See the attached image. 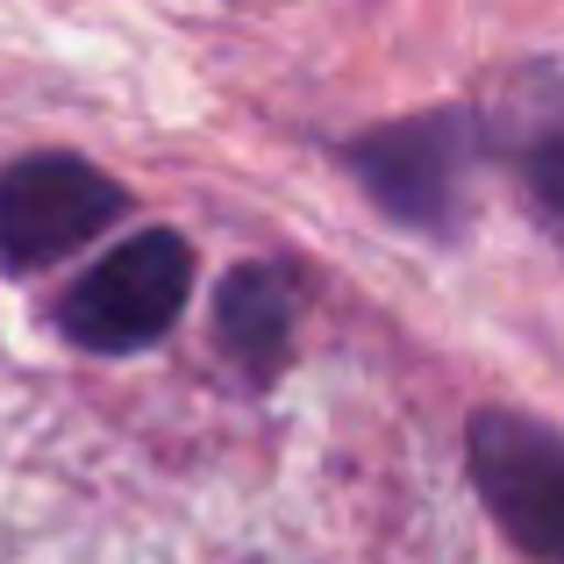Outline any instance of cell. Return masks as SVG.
I'll use <instances>...</instances> for the list:
<instances>
[{"instance_id": "cell-1", "label": "cell", "mask_w": 564, "mask_h": 564, "mask_svg": "<svg viewBox=\"0 0 564 564\" xmlns=\"http://www.w3.org/2000/svg\"><path fill=\"white\" fill-rule=\"evenodd\" d=\"M193 293V243L180 229H143L115 243L94 272H79L57 301V329L94 358H137L165 344Z\"/></svg>"}, {"instance_id": "cell-2", "label": "cell", "mask_w": 564, "mask_h": 564, "mask_svg": "<svg viewBox=\"0 0 564 564\" xmlns=\"http://www.w3.org/2000/svg\"><path fill=\"white\" fill-rule=\"evenodd\" d=\"M129 207V193L72 151H29L0 172V264L43 272V264L86 250L108 236V221Z\"/></svg>"}, {"instance_id": "cell-3", "label": "cell", "mask_w": 564, "mask_h": 564, "mask_svg": "<svg viewBox=\"0 0 564 564\" xmlns=\"http://www.w3.org/2000/svg\"><path fill=\"white\" fill-rule=\"evenodd\" d=\"M479 122L471 115H414V122H386L344 151L358 186L372 193L393 221L408 229H451L465 172L479 165Z\"/></svg>"}, {"instance_id": "cell-4", "label": "cell", "mask_w": 564, "mask_h": 564, "mask_svg": "<svg viewBox=\"0 0 564 564\" xmlns=\"http://www.w3.org/2000/svg\"><path fill=\"white\" fill-rule=\"evenodd\" d=\"M471 479L529 564L564 557V457L536 414L486 408L471 422Z\"/></svg>"}, {"instance_id": "cell-5", "label": "cell", "mask_w": 564, "mask_h": 564, "mask_svg": "<svg viewBox=\"0 0 564 564\" xmlns=\"http://www.w3.org/2000/svg\"><path fill=\"white\" fill-rule=\"evenodd\" d=\"M215 329H221V350L243 365V379H272L293 350V272L286 264H243L229 272L215 301Z\"/></svg>"}]
</instances>
